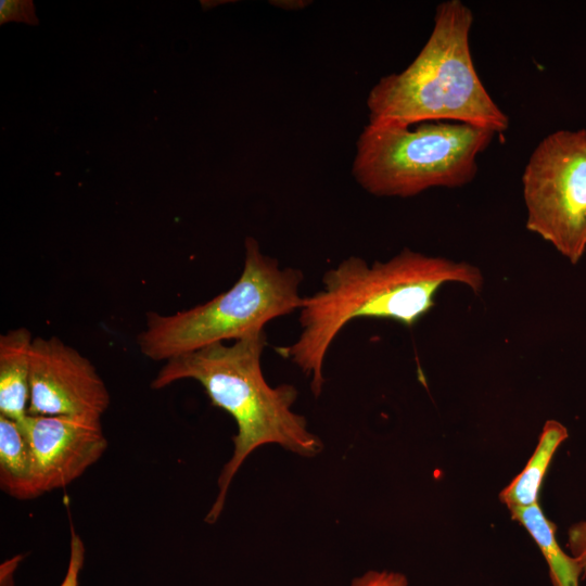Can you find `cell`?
Segmentation results:
<instances>
[{"mask_svg":"<svg viewBox=\"0 0 586 586\" xmlns=\"http://www.w3.org/2000/svg\"><path fill=\"white\" fill-rule=\"evenodd\" d=\"M451 282L479 293L484 278L479 267L469 263L409 249L371 266L361 257L349 256L323 275L322 289L303 298L301 333L293 344L277 352L310 379V390L318 397L324 384L327 353L349 321L386 319L411 328L434 307L441 286Z\"/></svg>","mask_w":586,"mask_h":586,"instance_id":"1","label":"cell"},{"mask_svg":"<svg viewBox=\"0 0 586 586\" xmlns=\"http://www.w3.org/2000/svg\"><path fill=\"white\" fill-rule=\"evenodd\" d=\"M266 345L267 334L259 330L230 345L219 342L184 353L166 360L151 383L153 390H161L176 381L195 380L212 405L235 421L233 454L219 474L207 523L218 520L234 474L256 448L277 444L306 458L323 448L321 440L308 430L305 417L292 410L297 390L291 384L270 386L264 378L260 359Z\"/></svg>","mask_w":586,"mask_h":586,"instance_id":"2","label":"cell"},{"mask_svg":"<svg viewBox=\"0 0 586 586\" xmlns=\"http://www.w3.org/2000/svg\"><path fill=\"white\" fill-rule=\"evenodd\" d=\"M472 24L473 13L461 0L440 3L432 31L415 60L370 89L368 124L455 122L502 133L509 117L474 67L469 40Z\"/></svg>","mask_w":586,"mask_h":586,"instance_id":"3","label":"cell"},{"mask_svg":"<svg viewBox=\"0 0 586 586\" xmlns=\"http://www.w3.org/2000/svg\"><path fill=\"white\" fill-rule=\"evenodd\" d=\"M303 272L264 255L258 241L245 239L243 270L234 284L213 300L171 315L146 314L137 336L143 356L166 361L205 346L264 330L270 320L300 309Z\"/></svg>","mask_w":586,"mask_h":586,"instance_id":"4","label":"cell"},{"mask_svg":"<svg viewBox=\"0 0 586 586\" xmlns=\"http://www.w3.org/2000/svg\"><path fill=\"white\" fill-rule=\"evenodd\" d=\"M496 136L455 122L367 124L356 143L352 174L365 191L379 198L462 187L476 176L477 157Z\"/></svg>","mask_w":586,"mask_h":586,"instance_id":"5","label":"cell"},{"mask_svg":"<svg viewBox=\"0 0 586 586\" xmlns=\"http://www.w3.org/2000/svg\"><path fill=\"white\" fill-rule=\"evenodd\" d=\"M522 189L527 230L576 265L586 251V129L546 136L528 157Z\"/></svg>","mask_w":586,"mask_h":586,"instance_id":"6","label":"cell"},{"mask_svg":"<svg viewBox=\"0 0 586 586\" xmlns=\"http://www.w3.org/2000/svg\"><path fill=\"white\" fill-rule=\"evenodd\" d=\"M110 393L92 362L56 336L34 337L27 413L101 419Z\"/></svg>","mask_w":586,"mask_h":586,"instance_id":"7","label":"cell"},{"mask_svg":"<svg viewBox=\"0 0 586 586\" xmlns=\"http://www.w3.org/2000/svg\"><path fill=\"white\" fill-rule=\"evenodd\" d=\"M16 422L28 445L39 496L72 483L107 448L98 418L27 413Z\"/></svg>","mask_w":586,"mask_h":586,"instance_id":"8","label":"cell"},{"mask_svg":"<svg viewBox=\"0 0 586 586\" xmlns=\"http://www.w3.org/2000/svg\"><path fill=\"white\" fill-rule=\"evenodd\" d=\"M33 342L25 327L0 335V415L14 421L28 410Z\"/></svg>","mask_w":586,"mask_h":586,"instance_id":"9","label":"cell"},{"mask_svg":"<svg viewBox=\"0 0 586 586\" xmlns=\"http://www.w3.org/2000/svg\"><path fill=\"white\" fill-rule=\"evenodd\" d=\"M569 436L566 428L557 420L545 422L537 446L523 470L499 494L508 507H530L538 504L543 479L558 447Z\"/></svg>","mask_w":586,"mask_h":586,"instance_id":"10","label":"cell"},{"mask_svg":"<svg viewBox=\"0 0 586 586\" xmlns=\"http://www.w3.org/2000/svg\"><path fill=\"white\" fill-rule=\"evenodd\" d=\"M512 520L519 522L530 533L540 549L549 568L552 586H579L582 569L572 556L560 547L557 526L545 517L539 504L509 509Z\"/></svg>","mask_w":586,"mask_h":586,"instance_id":"11","label":"cell"},{"mask_svg":"<svg viewBox=\"0 0 586 586\" xmlns=\"http://www.w3.org/2000/svg\"><path fill=\"white\" fill-rule=\"evenodd\" d=\"M0 485L10 496H39L30 453L16 421L0 415Z\"/></svg>","mask_w":586,"mask_h":586,"instance_id":"12","label":"cell"},{"mask_svg":"<svg viewBox=\"0 0 586 586\" xmlns=\"http://www.w3.org/2000/svg\"><path fill=\"white\" fill-rule=\"evenodd\" d=\"M8 22L38 25L39 20L36 15L34 2L31 0H1L0 25Z\"/></svg>","mask_w":586,"mask_h":586,"instance_id":"13","label":"cell"},{"mask_svg":"<svg viewBox=\"0 0 586 586\" xmlns=\"http://www.w3.org/2000/svg\"><path fill=\"white\" fill-rule=\"evenodd\" d=\"M85 561V546L74 528L71 530L69 560L60 586H78L79 574Z\"/></svg>","mask_w":586,"mask_h":586,"instance_id":"14","label":"cell"},{"mask_svg":"<svg viewBox=\"0 0 586 586\" xmlns=\"http://www.w3.org/2000/svg\"><path fill=\"white\" fill-rule=\"evenodd\" d=\"M348 586H408V579L399 572L371 570L352 579Z\"/></svg>","mask_w":586,"mask_h":586,"instance_id":"15","label":"cell"},{"mask_svg":"<svg viewBox=\"0 0 586 586\" xmlns=\"http://www.w3.org/2000/svg\"><path fill=\"white\" fill-rule=\"evenodd\" d=\"M568 548L586 576V520L573 524L568 532Z\"/></svg>","mask_w":586,"mask_h":586,"instance_id":"16","label":"cell"}]
</instances>
